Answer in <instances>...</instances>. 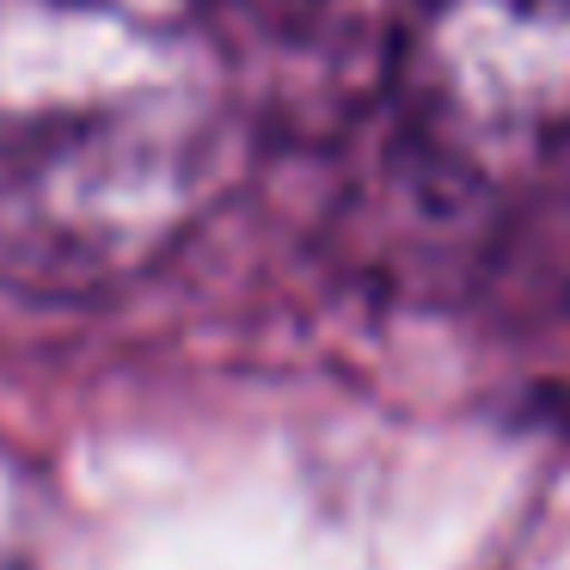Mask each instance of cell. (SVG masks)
<instances>
[{
	"instance_id": "cell-1",
	"label": "cell",
	"mask_w": 570,
	"mask_h": 570,
	"mask_svg": "<svg viewBox=\"0 0 570 570\" xmlns=\"http://www.w3.org/2000/svg\"><path fill=\"white\" fill-rule=\"evenodd\" d=\"M393 99L411 141L466 185L570 160V0H417Z\"/></svg>"
}]
</instances>
